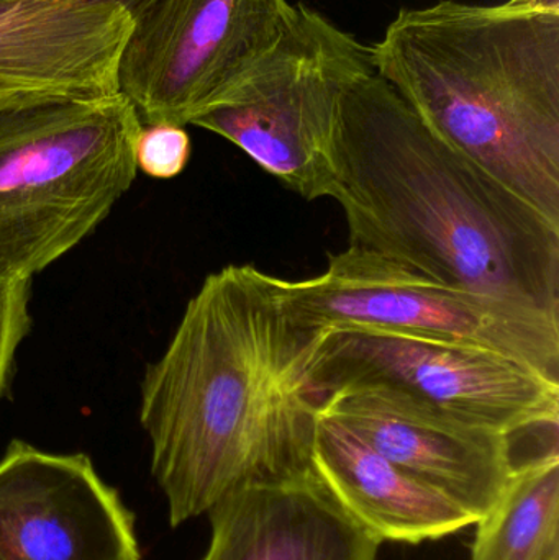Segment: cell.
Returning <instances> with one entry per match:
<instances>
[{
  "instance_id": "cell-14",
  "label": "cell",
  "mask_w": 559,
  "mask_h": 560,
  "mask_svg": "<svg viewBox=\"0 0 559 560\" xmlns=\"http://www.w3.org/2000/svg\"><path fill=\"white\" fill-rule=\"evenodd\" d=\"M476 526L471 560H544L559 545V454L521 467Z\"/></svg>"
},
{
  "instance_id": "cell-3",
  "label": "cell",
  "mask_w": 559,
  "mask_h": 560,
  "mask_svg": "<svg viewBox=\"0 0 559 560\" xmlns=\"http://www.w3.org/2000/svg\"><path fill=\"white\" fill-rule=\"evenodd\" d=\"M370 52L433 133L559 225V12L442 0Z\"/></svg>"
},
{
  "instance_id": "cell-10",
  "label": "cell",
  "mask_w": 559,
  "mask_h": 560,
  "mask_svg": "<svg viewBox=\"0 0 559 560\" xmlns=\"http://www.w3.org/2000/svg\"><path fill=\"white\" fill-rule=\"evenodd\" d=\"M0 560H140L133 516L85 454L12 441L0 460Z\"/></svg>"
},
{
  "instance_id": "cell-6",
  "label": "cell",
  "mask_w": 559,
  "mask_h": 560,
  "mask_svg": "<svg viewBox=\"0 0 559 560\" xmlns=\"http://www.w3.org/2000/svg\"><path fill=\"white\" fill-rule=\"evenodd\" d=\"M299 322L315 331L374 326L509 355L559 381V315L446 285L358 246L328 255L314 278H278Z\"/></svg>"
},
{
  "instance_id": "cell-17",
  "label": "cell",
  "mask_w": 559,
  "mask_h": 560,
  "mask_svg": "<svg viewBox=\"0 0 559 560\" xmlns=\"http://www.w3.org/2000/svg\"><path fill=\"white\" fill-rule=\"evenodd\" d=\"M85 97V95L68 94V92L55 91V89L36 88V85L23 84L12 79L0 78V112L19 105L32 104V102L45 101V98Z\"/></svg>"
},
{
  "instance_id": "cell-4",
  "label": "cell",
  "mask_w": 559,
  "mask_h": 560,
  "mask_svg": "<svg viewBox=\"0 0 559 560\" xmlns=\"http://www.w3.org/2000/svg\"><path fill=\"white\" fill-rule=\"evenodd\" d=\"M141 128L120 92L0 112V278L32 280L107 219L137 179Z\"/></svg>"
},
{
  "instance_id": "cell-5",
  "label": "cell",
  "mask_w": 559,
  "mask_h": 560,
  "mask_svg": "<svg viewBox=\"0 0 559 560\" xmlns=\"http://www.w3.org/2000/svg\"><path fill=\"white\" fill-rule=\"evenodd\" d=\"M371 72L370 48L298 3L275 48L193 125L238 147L302 199H331L338 104Z\"/></svg>"
},
{
  "instance_id": "cell-11",
  "label": "cell",
  "mask_w": 559,
  "mask_h": 560,
  "mask_svg": "<svg viewBox=\"0 0 559 560\" xmlns=\"http://www.w3.org/2000/svg\"><path fill=\"white\" fill-rule=\"evenodd\" d=\"M202 560H377L381 541L331 495L314 467L236 487L209 510Z\"/></svg>"
},
{
  "instance_id": "cell-9",
  "label": "cell",
  "mask_w": 559,
  "mask_h": 560,
  "mask_svg": "<svg viewBox=\"0 0 559 560\" xmlns=\"http://www.w3.org/2000/svg\"><path fill=\"white\" fill-rule=\"evenodd\" d=\"M321 413L343 423L391 463L481 520L524 466L519 436L478 427L386 387L325 397Z\"/></svg>"
},
{
  "instance_id": "cell-18",
  "label": "cell",
  "mask_w": 559,
  "mask_h": 560,
  "mask_svg": "<svg viewBox=\"0 0 559 560\" xmlns=\"http://www.w3.org/2000/svg\"><path fill=\"white\" fill-rule=\"evenodd\" d=\"M515 5L525 7V9L547 10V12H559V0H509Z\"/></svg>"
},
{
  "instance_id": "cell-1",
  "label": "cell",
  "mask_w": 559,
  "mask_h": 560,
  "mask_svg": "<svg viewBox=\"0 0 559 560\" xmlns=\"http://www.w3.org/2000/svg\"><path fill=\"white\" fill-rule=\"evenodd\" d=\"M321 335L299 322L276 276L252 265L207 276L141 382L140 423L171 525L236 487L311 469Z\"/></svg>"
},
{
  "instance_id": "cell-8",
  "label": "cell",
  "mask_w": 559,
  "mask_h": 560,
  "mask_svg": "<svg viewBox=\"0 0 559 560\" xmlns=\"http://www.w3.org/2000/svg\"><path fill=\"white\" fill-rule=\"evenodd\" d=\"M131 32L118 92L147 125H193L275 48L288 0H124Z\"/></svg>"
},
{
  "instance_id": "cell-12",
  "label": "cell",
  "mask_w": 559,
  "mask_h": 560,
  "mask_svg": "<svg viewBox=\"0 0 559 560\" xmlns=\"http://www.w3.org/2000/svg\"><path fill=\"white\" fill-rule=\"evenodd\" d=\"M124 0H0V78L68 94L118 92Z\"/></svg>"
},
{
  "instance_id": "cell-19",
  "label": "cell",
  "mask_w": 559,
  "mask_h": 560,
  "mask_svg": "<svg viewBox=\"0 0 559 560\" xmlns=\"http://www.w3.org/2000/svg\"><path fill=\"white\" fill-rule=\"evenodd\" d=\"M544 560H559V545H555Z\"/></svg>"
},
{
  "instance_id": "cell-13",
  "label": "cell",
  "mask_w": 559,
  "mask_h": 560,
  "mask_svg": "<svg viewBox=\"0 0 559 560\" xmlns=\"http://www.w3.org/2000/svg\"><path fill=\"white\" fill-rule=\"evenodd\" d=\"M312 467L340 505L381 542L419 545L478 520L410 476L335 418L318 413Z\"/></svg>"
},
{
  "instance_id": "cell-16",
  "label": "cell",
  "mask_w": 559,
  "mask_h": 560,
  "mask_svg": "<svg viewBox=\"0 0 559 560\" xmlns=\"http://www.w3.org/2000/svg\"><path fill=\"white\" fill-rule=\"evenodd\" d=\"M32 280L0 278V398L9 387L16 351L28 335Z\"/></svg>"
},
{
  "instance_id": "cell-2",
  "label": "cell",
  "mask_w": 559,
  "mask_h": 560,
  "mask_svg": "<svg viewBox=\"0 0 559 560\" xmlns=\"http://www.w3.org/2000/svg\"><path fill=\"white\" fill-rule=\"evenodd\" d=\"M334 161L351 246L559 315V225L433 133L376 72L341 95Z\"/></svg>"
},
{
  "instance_id": "cell-15",
  "label": "cell",
  "mask_w": 559,
  "mask_h": 560,
  "mask_svg": "<svg viewBox=\"0 0 559 560\" xmlns=\"http://www.w3.org/2000/svg\"><path fill=\"white\" fill-rule=\"evenodd\" d=\"M190 151L186 128L166 121L143 125L135 141V163L153 179H173L186 170Z\"/></svg>"
},
{
  "instance_id": "cell-7",
  "label": "cell",
  "mask_w": 559,
  "mask_h": 560,
  "mask_svg": "<svg viewBox=\"0 0 559 560\" xmlns=\"http://www.w3.org/2000/svg\"><path fill=\"white\" fill-rule=\"evenodd\" d=\"M311 371L324 398L340 388L386 387L501 433L559 424V381L462 342L374 326L327 329Z\"/></svg>"
}]
</instances>
